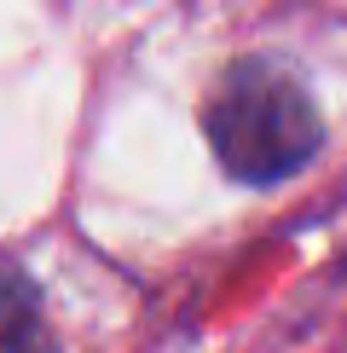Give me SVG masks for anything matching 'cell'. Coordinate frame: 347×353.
Here are the masks:
<instances>
[{"label":"cell","instance_id":"6da1fadb","mask_svg":"<svg viewBox=\"0 0 347 353\" xmlns=\"http://www.w3.org/2000/svg\"><path fill=\"white\" fill-rule=\"evenodd\" d=\"M202 139L243 185H278L324 151L313 87L284 58H231L202 99Z\"/></svg>","mask_w":347,"mask_h":353},{"label":"cell","instance_id":"7a4b0ae2","mask_svg":"<svg viewBox=\"0 0 347 353\" xmlns=\"http://www.w3.org/2000/svg\"><path fill=\"white\" fill-rule=\"evenodd\" d=\"M0 353H58V336L41 313V290L12 267H0Z\"/></svg>","mask_w":347,"mask_h":353}]
</instances>
